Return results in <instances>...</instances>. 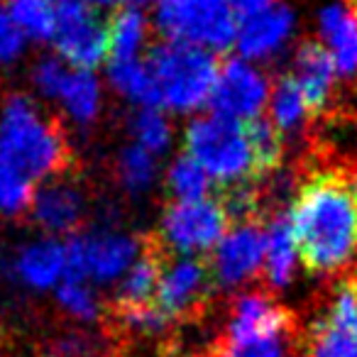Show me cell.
Instances as JSON below:
<instances>
[{"label": "cell", "instance_id": "cell-1", "mask_svg": "<svg viewBox=\"0 0 357 357\" xmlns=\"http://www.w3.org/2000/svg\"><path fill=\"white\" fill-rule=\"evenodd\" d=\"M296 255L308 274H335L357 255V169L318 164L291 204Z\"/></svg>", "mask_w": 357, "mask_h": 357}, {"label": "cell", "instance_id": "cell-2", "mask_svg": "<svg viewBox=\"0 0 357 357\" xmlns=\"http://www.w3.org/2000/svg\"><path fill=\"white\" fill-rule=\"evenodd\" d=\"M0 159L27 178H59L74 169V152L56 118L47 120L27 96H10L0 113Z\"/></svg>", "mask_w": 357, "mask_h": 357}, {"label": "cell", "instance_id": "cell-3", "mask_svg": "<svg viewBox=\"0 0 357 357\" xmlns=\"http://www.w3.org/2000/svg\"><path fill=\"white\" fill-rule=\"evenodd\" d=\"M147 66L159 86L162 105L178 113L208 103L220 71L213 52L172 40L159 42L149 50Z\"/></svg>", "mask_w": 357, "mask_h": 357}, {"label": "cell", "instance_id": "cell-4", "mask_svg": "<svg viewBox=\"0 0 357 357\" xmlns=\"http://www.w3.org/2000/svg\"><path fill=\"white\" fill-rule=\"evenodd\" d=\"M186 152L218 181V186L257 184L252 144L245 123L220 115L199 118L186 128Z\"/></svg>", "mask_w": 357, "mask_h": 357}, {"label": "cell", "instance_id": "cell-5", "mask_svg": "<svg viewBox=\"0 0 357 357\" xmlns=\"http://www.w3.org/2000/svg\"><path fill=\"white\" fill-rule=\"evenodd\" d=\"M157 27L167 40L208 52H228L240 30L230 0H162Z\"/></svg>", "mask_w": 357, "mask_h": 357}, {"label": "cell", "instance_id": "cell-6", "mask_svg": "<svg viewBox=\"0 0 357 357\" xmlns=\"http://www.w3.org/2000/svg\"><path fill=\"white\" fill-rule=\"evenodd\" d=\"M215 274L208 259L186 255V257H169L159 279L154 306L169 321H189L201 318L208 306L215 289Z\"/></svg>", "mask_w": 357, "mask_h": 357}, {"label": "cell", "instance_id": "cell-7", "mask_svg": "<svg viewBox=\"0 0 357 357\" xmlns=\"http://www.w3.org/2000/svg\"><path fill=\"white\" fill-rule=\"evenodd\" d=\"M230 215L218 196L199 201H176L167 206L162 218V240L172 252L199 255L225 238Z\"/></svg>", "mask_w": 357, "mask_h": 357}, {"label": "cell", "instance_id": "cell-8", "mask_svg": "<svg viewBox=\"0 0 357 357\" xmlns=\"http://www.w3.org/2000/svg\"><path fill=\"white\" fill-rule=\"evenodd\" d=\"M311 357H357V272L352 269L313 316L306 333Z\"/></svg>", "mask_w": 357, "mask_h": 357}, {"label": "cell", "instance_id": "cell-9", "mask_svg": "<svg viewBox=\"0 0 357 357\" xmlns=\"http://www.w3.org/2000/svg\"><path fill=\"white\" fill-rule=\"evenodd\" d=\"M56 10L54 47L61 59L81 71H91L110 54L108 25L86 0H59Z\"/></svg>", "mask_w": 357, "mask_h": 357}, {"label": "cell", "instance_id": "cell-10", "mask_svg": "<svg viewBox=\"0 0 357 357\" xmlns=\"http://www.w3.org/2000/svg\"><path fill=\"white\" fill-rule=\"evenodd\" d=\"M296 316L287 306L277 303L267 291H250L230 303V318L220 340L233 342H257L272 337H296Z\"/></svg>", "mask_w": 357, "mask_h": 357}, {"label": "cell", "instance_id": "cell-11", "mask_svg": "<svg viewBox=\"0 0 357 357\" xmlns=\"http://www.w3.org/2000/svg\"><path fill=\"white\" fill-rule=\"evenodd\" d=\"M267 96V79L252 64H248L245 59H228L220 64L208 103L213 108V115L248 123L262 113Z\"/></svg>", "mask_w": 357, "mask_h": 357}, {"label": "cell", "instance_id": "cell-12", "mask_svg": "<svg viewBox=\"0 0 357 357\" xmlns=\"http://www.w3.org/2000/svg\"><path fill=\"white\" fill-rule=\"evenodd\" d=\"M139 252V240L125 235H84L66 245V279L84 282L86 277L113 279L130 267Z\"/></svg>", "mask_w": 357, "mask_h": 357}, {"label": "cell", "instance_id": "cell-13", "mask_svg": "<svg viewBox=\"0 0 357 357\" xmlns=\"http://www.w3.org/2000/svg\"><path fill=\"white\" fill-rule=\"evenodd\" d=\"M264 250H267V230L262 228V220L235 225L215 245V252L208 259L215 282L223 287H235L255 277L264 262Z\"/></svg>", "mask_w": 357, "mask_h": 357}, {"label": "cell", "instance_id": "cell-14", "mask_svg": "<svg viewBox=\"0 0 357 357\" xmlns=\"http://www.w3.org/2000/svg\"><path fill=\"white\" fill-rule=\"evenodd\" d=\"M335 59H333L331 50L323 42L303 40L298 45L291 76L296 79L298 89H301L308 115L313 120H318V115L331 103L333 86H335Z\"/></svg>", "mask_w": 357, "mask_h": 357}, {"label": "cell", "instance_id": "cell-15", "mask_svg": "<svg viewBox=\"0 0 357 357\" xmlns=\"http://www.w3.org/2000/svg\"><path fill=\"white\" fill-rule=\"evenodd\" d=\"M66 176L50 178L35 194L32 215L50 233H71L84 220V196Z\"/></svg>", "mask_w": 357, "mask_h": 357}, {"label": "cell", "instance_id": "cell-16", "mask_svg": "<svg viewBox=\"0 0 357 357\" xmlns=\"http://www.w3.org/2000/svg\"><path fill=\"white\" fill-rule=\"evenodd\" d=\"M294 30V13L277 3L267 13L243 22L238 30V50L245 59H269L274 56Z\"/></svg>", "mask_w": 357, "mask_h": 357}, {"label": "cell", "instance_id": "cell-17", "mask_svg": "<svg viewBox=\"0 0 357 357\" xmlns=\"http://www.w3.org/2000/svg\"><path fill=\"white\" fill-rule=\"evenodd\" d=\"M296 267V243H294L291 215L274 208L267 225V250H264V279L272 289H282L291 282Z\"/></svg>", "mask_w": 357, "mask_h": 357}, {"label": "cell", "instance_id": "cell-18", "mask_svg": "<svg viewBox=\"0 0 357 357\" xmlns=\"http://www.w3.org/2000/svg\"><path fill=\"white\" fill-rule=\"evenodd\" d=\"M321 35L328 42L342 76L357 74V13L342 6H328L321 13Z\"/></svg>", "mask_w": 357, "mask_h": 357}, {"label": "cell", "instance_id": "cell-19", "mask_svg": "<svg viewBox=\"0 0 357 357\" xmlns=\"http://www.w3.org/2000/svg\"><path fill=\"white\" fill-rule=\"evenodd\" d=\"M15 272L30 287L45 289L52 287L61 272H66V248L56 240L27 245L15 259Z\"/></svg>", "mask_w": 357, "mask_h": 357}, {"label": "cell", "instance_id": "cell-20", "mask_svg": "<svg viewBox=\"0 0 357 357\" xmlns=\"http://www.w3.org/2000/svg\"><path fill=\"white\" fill-rule=\"evenodd\" d=\"M108 79L123 96L142 103V108H159L162 105V93H159V86L149 71L147 61H110Z\"/></svg>", "mask_w": 357, "mask_h": 357}, {"label": "cell", "instance_id": "cell-21", "mask_svg": "<svg viewBox=\"0 0 357 357\" xmlns=\"http://www.w3.org/2000/svg\"><path fill=\"white\" fill-rule=\"evenodd\" d=\"M147 20L135 8H120L108 20L110 61H135L144 45Z\"/></svg>", "mask_w": 357, "mask_h": 357}, {"label": "cell", "instance_id": "cell-22", "mask_svg": "<svg viewBox=\"0 0 357 357\" xmlns=\"http://www.w3.org/2000/svg\"><path fill=\"white\" fill-rule=\"evenodd\" d=\"M245 128H248V137H250V144H252L257 176H259V181H264V178L272 176L279 169V164H282L284 135L279 132V128L272 120L262 118V115L248 120Z\"/></svg>", "mask_w": 357, "mask_h": 357}, {"label": "cell", "instance_id": "cell-23", "mask_svg": "<svg viewBox=\"0 0 357 357\" xmlns=\"http://www.w3.org/2000/svg\"><path fill=\"white\" fill-rule=\"evenodd\" d=\"M269 103H272V123L279 128V132L294 135L301 130L303 120L308 115V108H306V100H303L301 89H298L296 79L291 74L279 76L272 89V100Z\"/></svg>", "mask_w": 357, "mask_h": 357}, {"label": "cell", "instance_id": "cell-24", "mask_svg": "<svg viewBox=\"0 0 357 357\" xmlns=\"http://www.w3.org/2000/svg\"><path fill=\"white\" fill-rule=\"evenodd\" d=\"M59 98L64 100L71 118L79 120V123H91L98 115V103H100L98 81H96V76L91 71L74 69Z\"/></svg>", "mask_w": 357, "mask_h": 357}, {"label": "cell", "instance_id": "cell-25", "mask_svg": "<svg viewBox=\"0 0 357 357\" xmlns=\"http://www.w3.org/2000/svg\"><path fill=\"white\" fill-rule=\"evenodd\" d=\"M167 189L176 201H199L206 199V194L211 191V181L206 176V169L186 154V157H178L169 169Z\"/></svg>", "mask_w": 357, "mask_h": 357}, {"label": "cell", "instance_id": "cell-26", "mask_svg": "<svg viewBox=\"0 0 357 357\" xmlns=\"http://www.w3.org/2000/svg\"><path fill=\"white\" fill-rule=\"evenodd\" d=\"M13 17L30 40H54L56 10L50 0H15L13 3Z\"/></svg>", "mask_w": 357, "mask_h": 357}, {"label": "cell", "instance_id": "cell-27", "mask_svg": "<svg viewBox=\"0 0 357 357\" xmlns=\"http://www.w3.org/2000/svg\"><path fill=\"white\" fill-rule=\"evenodd\" d=\"M32 204H35L32 178L0 159V213L22 215L32 211Z\"/></svg>", "mask_w": 357, "mask_h": 357}, {"label": "cell", "instance_id": "cell-28", "mask_svg": "<svg viewBox=\"0 0 357 357\" xmlns=\"http://www.w3.org/2000/svg\"><path fill=\"white\" fill-rule=\"evenodd\" d=\"M115 169H118V178L123 189H128L130 194H137V191H144L152 184L157 164H154L152 152H147L142 144H130L120 152Z\"/></svg>", "mask_w": 357, "mask_h": 357}, {"label": "cell", "instance_id": "cell-29", "mask_svg": "<svg viewBox=\"0 0 357 357\" xmlns=\"http://www.w3.org/2000/svg\"><path fill=\"white\" fill-rule=\"evenodd\" d=\"M132 132L137 137V142L152 154L164 152L169 147V139H172L169 120L159 113V108H142L139 113H135Z\"/></svg>", "mask_w": 357, "mask_h": 357}, {"label": "cell", "instance_id": "cell-30", "mask_svg": "<svg viewBox=\"0 0 357 357\" xmlns=\"http://www.w3.org/2000/svg\"><path fill=\"white\" fill-rule=\"evenodd\" d=\"M56 296H59L61 306H64L66 311L76 318H86V321H91V318H96L100 311L98 301H96V296L91 294V289L86 287L84 282L66 279V282L59 287V294H56Z\"/></svg>", "mask_w": 357, "mask_h": 357}, {"label": "cell", "instance_id": "cell-31", "mask_svg": "<svg viewBox=\"0 0 357 357\" xmlns=\"http://www.w3.org/2000/svg\"><path fill=\"white\" fill-rule=\"evenodd\" d=\"M71 71H74V69H71L66 61L42 59L40 64L35 66V74H32V79H35V86L45 96H50V98H59L61 91H64V86H66V81H69Z\"/></svg>", "mask_w": 357, "mask_h": 357}, {"label": "cell", "instance_id": "cell-32", "mask_svg": "<svg viewBox=\"0 0 357 357\" xmlns=\"http://www.w3.org/2000/svg\"><path fill=\"white\" fill-rule=\"evenodd\" d=\"M25 47V32L13 13L0 8V61H15Z\"/></svg>", "mask_w": 357, "mask_h": 357}, {"label": "cell", "instance_id": "cell-33", "mask_svg": "<svg viewBox=\"0 0 357 357\" xmlns=\"http://www.w3.org/2000/svg\"><path fill=\"white\" fill-rule=\"evenodd\" d=\"M93 352V342L81 333H66L52 340L50 357H89Z\"/></svg>", "mask_w": 357, "mask_h": 357}, {"label": "cell", "instance_id": "cell-34", "mask_svg": "<svg viewBox=\"0 0 357 357\" xmlns=\"http://www.w3.org/2000/svg\"><path fill=\"white\" fill-rule=\"evenodd\" d=\"M272 6H277V0H230V8H233L235 17H238V25L267 13Z\"/></svg>", "mask_w": 357, "mask_h": 357}, {"label": "cell", "instance_id": "cell-35", "mask_svg": "<svg viewBox=\"0 0 357 357\" xmlns=\"http://www.w3.org/2000/svg\"><path fill=\"white\" fill-rule=\"evenodd\" d=\"M96 3H142V0H96Z\"/></svg>", "mask_w": 357, "mask_h": 357}, {"label": "cell", "instance_id": "cell-36", "mask_svg": "<svg viewBox=\"0 0 357 357\" xmlns=\"http://www.w3.org/2000/svg\"><path fill=\"white\" fill-rule=\"evenodd\" d=\"M13 3H15V0H13Z\"/></svg>", "mask_w": 357, "mask_h": 357}, {"label": "cell", "instance_id": "cell-37", "mask_svg": "<svg viewBox=\"0 0 357 357\" xmlns=\"http://www.w3.org/2000/svg\"><path fill=\"white\" fill-rule=\"evenodd\" d=\"M355 13H357V10H355Z\"/></svg>", "mask_w": 357, "mask_h": 357}]
</instances>
